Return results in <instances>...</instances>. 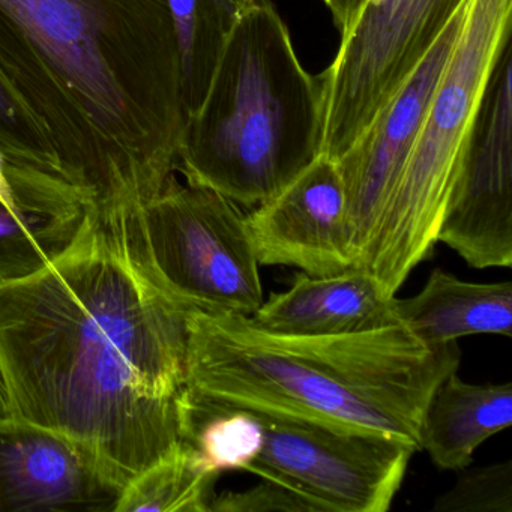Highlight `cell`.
I'll list each match as a JSON object with an SVG mask.
<instances>
[{
	"label": "cell",
	"instance_id": "23",
	"mask_svg": "<svg viewBox=\"0 0 512 512\" xmlns=\"http://www.w3.org/2000/svg\"><path fill=\"white\" fill-rule=\"evenodd\" d=\"M323 2L331 11L335 28H337L340 38H343L355 23L365 0H323Z\"/></svg>",
	"mask_w": 512,
	"mask_h": 512
},
{
	"label": "cell",
	"instance_id": "16",
	"mask_svg": "<svg viewBox=\"0 0 512 512\" xmlns=\"http://www.w3.org/2000/svg\"><path fill=\"white\" fill-rule=\"evenodd\" d=\"M511 424V382L475 385L454 371L425 407L419 445L439 469H467L476 448Z\"/></svg>",
	"mask_w": 512,
	"mask_h": 512
},
{
	"label": "cell",
	"instance_id": "24",
	"mask_svg": "<svg viewBox=\"0 0 512 512\" xmlns=\"http://www.w3.org/2000/svg\"><path fill=\"white\" fill-rule=\"evenodd\" d=\"M0 202L4 203L8 208L13 209L17 214L23 215V217H28V215L23 214L22 208H20L19 199H17L16 191L11 187L10 179H8L7 167H5V161L2 157H0ZM41 220H43V218H41Z\"/></svg>",
	"mask_w": 512,
	"mask_h": 512
},
{
	"label": "cell",
	"instance_id": "21",
	"mask_svg": "<svg viewBox=\"0 0 512 512\" xmlns=\"http://www.w3.org/2000/svg\"><path fill=\"white\" fill-rule=\"evenodd\" d=\"M451 490L434 502V512H512V463L458 470Z\"/></svg>",
	"mask_w": 512,
	"mask_h": 512
},
{
	"label": "cell",
	"instance_id": "20",
	"mask_svg": "<svg viewBox=\"0 0 512 512\" xmlns=\"http://www.w3.org/2000/svg\"><path fill=\"white\" fill-rule=\"evenodd\" d=\"M82 221L23 217L0 202V281L43 269L73 241Z\"/></svg>",
	"mask_w": 512,
	"mask_h": 512
},
{
	"label": "cell",
	"instance_id": "25",
	"mask_svg": "<svg viewBox=\"0 0 512 512\" xmlns=\"http://www.w3.org/2000/svg\"><path fill=\"white\" fill-rule=\"evenodd\" d=\"M11 419H14V416L8 401L7 388H5L4 379L0 376V422L11 421Z\"/></svg>",
	"mask_w": 512,
	"mask_h": 512
},
{
	"label": "cell",
	"instance_id": "15",
	"mask_svg": "<svg viewBox=\"0 0 512 512\" xmlns=\"http://www.w3.org/2000/svg\"><path fill=\"white\" fill-rule=\"evenodd\" d=\"M392 319L427 346L467 335H512V283H470L434 269L418 295L392 299Z\"/></svg>",
	"mask_w": 512,
	"mask_h": 512
},
{
	"label": "cell",
	"instance_id": "10",
	"mask_svg": "<svg viewBox=\"0 0 512 512\" xmlns=\"http://www.w3.org/2000/svg\"><path fill=\"white\" fill-rule=\"evenodd\" d=\"M467 5L469 2L446 26L428 55L377 113L364 133L337 160L346 188L358 268H365L383 212L412 152L434 89L457 43Z\"/></svg>",
	"mask_w": 512,
	"mask_h": 512
},
{
	"label": "cell",
	"instance_id": "13",
	"mask_svg": "<svg viewBox=\"0 0 512 512\" xmlns=\"http://www.w3.org/2000/svg\"><path fill=\"white\" fill-rule=\"evenodd\" d=\"M367 268L293 278L248 317L251 325L278 335H335L394 322L392 299Z\"/></svg>",
	"mask_w": 512,
	"mask_h": 512
},
{
	"label": "cell",
	"instance_id": "8",
	"mask_svg": "<svg viewBox=\"0 0 512 512\" xmlns=\"http://www.w3.org/2000/svg\"><path fill=\"white\" fill-rule=\"evenodd\" d=\"M263 445L245 472L307 497L319 512H386L419 449L386 434L254 412Z\"/></svg>",
	"mask_w": 512,
	"mask_h": 512
},
{
	"label": "cell",
	"instance_id": "19",
	"mask_svg": "<svg viewBox=\"0 0 512 512\" xmlns=\"http://www.w3.org/2000/svg\"><path fill=\"white\" fill-rule=\"evenodd\" d=\"M220 475L179 442L122 488L115 512H211Z\"/></svg>",
	"mask_w": 512,
	"mask_h": 512
},
{
	"label": "cell",
	"instance_id": "7",
	"mask_svg": "<svg viewBox=\"0 0 512 512\" xmlns=\"http://www.w3.org/2000/svg\"><path fill=\"white\" fill-rule=\"evenodd\" d=\"M469 0H365L320 74L322 155L337 161L409 79Z\"/></svg>",
	"mask_w": 512,
	"mask_h": 512
},
{
	"label": "cell",
	"instance_id": "11",
	"mask_svg": "<svg viewBox=\"0 0 512 512\" xmlns=\"http://www.w3.org/2000/svg\"><path fill=\"white\" fill-rule=\"evenodd\" d=\"M245 221L259 265L292 266L308 275L358 268L340 167L325 155Z\"/></svg>",
	"mask_w": 512,
	"mask_h": 512
},
{
	"label": "cell",
	"instance_id": "3",
	"mask_svg": "<svg viewBox=\"0 0 512 512\" xmlns=\"http://www.w3.org/2000/svg\"><path fill=\"white\" fill-rule=\"evenodd\" d=\"M185 389L221 406L419 445L457 341L431 347L398 322L335 335H278L248 317L188 311Z\"/></svg>",
	"mask_w": 512,
	"mask_h": 512
},
{
	"label": "cell",
	"instance_id": "2",
	"mask_svg": "<svg viewBox=\"0 0 512 512\" xmlns=\"http://www.w3.org/2000/svg\"><path fill=\"white\" fill-rule=\"evenodd\" d=\"M0 76L88 211L136 214L176 179L187 115L167 0H0Z\"/></svg>",
	"mask_w": 512,
	"mask_h": 512
},
{
	"label": "cell",
	"instance_id": "22",
	"mask_svg": "<svg viewBox=\"0 0 512 512\" xmlns=\"http://www.w3.org/2000/svg\"><path fill=\"white\" fill-rule=\"evenodd\" d=\"M211 512H319V509L302 494L262 479L248 490L215 494Z\"/></svg>",
	"mask_w": 512,
	"mask_h": 512
},
{
	"label": "cell",
	"instance_id": "1",
	"mask_svg": "<svg viewBox=\"0 0 512 512\" xmlns=\"http://www.w3.org/2000/svg\"><path fill=\"white\" fill-rule=\"evenodd\" d=\"M133 215L86 212L43 269L0 281L14 419L79 446L119 490L179 445L187 314L149 274Z\"/></svg>",
	"mask_w": 512,
	"mask_h": 512
},
{
	"label": "cell",
	"instance_id": "12",
	"mask_svg": "<svg viewBox=\"0 0 512 512\" xmlns=\"http://www.w3.org/2000/svg\"><path fill=\"white\" fill-rule=\"evenodd\" d=\"M119 494L67 437L0 422V512H115Z\"/></svg>",
	"mask_w": 512,
	"mask_h": 512
},
{
	"label": "cell",
	"instance_id": "4",
	"mask_svg": "<svg viewBox=\"0 0 512 512\" xmlns=\"http://www.w3.org/2000/svg\"><path fill=\"white\" fill-rule=\"evenodd\" d=\"M323 125L322 77L299 61L277 8L256 0L185 121L178 170L188 185L257 206L322 155Z\"/></svg>",
	"mask_w": 512,
	"mask_h": 512
},
{
	"label": "cell",
	"instance_id": "9",
	"mask_svg": "<svg viewBox=\"0 0 512 512\" xmlns=\"http://www.w3.org/2000/svg\"><path fill=\"white\" fill-rule=\"evenodd\" d=\"M437 242L472 268L512 266V55L500 56Z\"/></svg>",
	"mask_w": 512,
	"mask_h": 512
},
{
	"label": "cell",
	"instance_id": "17",
	"mask_svg": "<svg viewBox=\"0 0 512 512\" xmlns=\"http://www.w3.org/2000/svg\"><path fill=\"white\" fill-rule=\"evenodd\" d=\"M256 0H167L179 61L185 115L202 103L224 47Z\"/></svg>",
	"mask_w": 512,
	"mask_h": 512
},
{
	"label": "cell",
	"instance_id": "6",
	"mask_svg": "<svg viewBox=\"0 0 512 512\" xmlns=\"http://www.w3.org/2000/svg\"><path fill=\"white\" fill-rule=\"evenodd\" d=\"M131 229L149 274L185 310L250 317L262 305L260 265L232 200L173 179Z\"/></svg>",
	"mask_w": 512,
	"mask_h": 512
},
{
	"label": "cell",
	"instance_id": "14",
	"mask_svg": "<svg viewBox=\"0 0 512 512\" xmlns=\"http://www.w3.org/2000/svg\"><path fill=\"white\" fill-rule=\"evenodd\" d=\"M0 157L23 214L76 221L85 203L67 184L52 140L22 98L0 76Z\"/></svg>",
	"mask_w": 512,
	"mask_h": 512
},
{
	"label": "cell",
	"instance_id": "18",
	"mask_svg": "<svg viewBox=\"0 0 512 512\" xmlns=\"http://www.w3.org/2000/svg\"><path fill=\"white\" fill-rule=\"evenodd\" d=\"M179 437L209 470H247L263 445L256 413L212 403L188 389L178 401Z\"/></svg>",
	"mask_w": 512,
	"mask_h": 512
},
{
	"label": "cell",
	"instance_id": "5",
	"mask_svg": "<svg viewBox=\"0 0 512 512\" xmlns=\"http://www.w3.org/2000/svg\"><path fill=\"white\" fill-rule=\"evenodd\" d=\"M511 26L512 0H469L457 43L365 260L389 296L437 242L488 83L511 44Z\"/></svg>",
	"mask_w": 512,
	"mask_h": 512
}]
</instances>
